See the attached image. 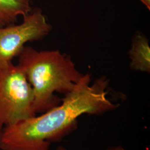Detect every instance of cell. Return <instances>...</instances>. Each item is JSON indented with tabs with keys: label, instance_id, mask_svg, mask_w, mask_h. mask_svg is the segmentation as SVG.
Listing matches in <instances>:
<instances>
[{
	"label": "cell",
	"instance_id": "1",
	"mask_svg": "<svg viewBox=\"0 0 150 150\" xmlns=\"http://www.w3.org/2000/svg\"><path fill=\"white\" fill-rule=\"evenodd\" d=\"M91 82V74L83 75L61 105L5 127L0 149L49 150L52 142H59L76 129L77 118L82 115H101L120 106L107 97L109 80L105 76Z\"/></svg>",
	"mask_w": 150,
	"mask_h": 150
},
{
	"label": "cell",
	"instance_id": "2",
	"mask_svg": "<svg viewBox=\"0 0 150 150\" xmlns=\"http://www.w3.org/2000/svg\"><path fill=\"white\" fill-rule=\"evenodd\" d=\"M17 57L16 66L32 87L36 114L59 105V99L54 93L67 94L83 75L70 55L59 50L38 51L25 46Z\"/></svg>",
	"mask_w": 150,
	"mask_h": 150
},
{
	"label": "cell",
	"instance_id": "3",
	"mask_svg": "<svg viewBox=\"0 0 150 150\" xmlns=\"http://www.w3.org/2000/svg\"><path fill=\"white\" fill-rule=\"evenodd\" d=\"M34 94L26 76L12 62L0 66V136L8 126L34 117Z\"/></svg>",
	"mask_w": 150,
	"mask_h": 150
},
{
	"label": "cell",
	"instance_id": "4",
	"mask_svg": "<svg viewBox=\"0 0 150 150\" xmlns=\"http://www.w3.org/2000/svg\"><path fill=\"white\" fill-rule=\"evenodd\" d=\"M51 30L40 8L23 16L20 24L0 27V66L12 62L26 43L42 39Z\"/></svg>",
	"mask_w": 150,
	"mask_h": 150
},
{
	"label": "cell",
	"instance_id": "5",
	"mask_svg": "<svg viewBox=\"0 0 150 150\" xmlns=\"http://www.w3.org/2000/svg\"><path fill=\"white\" fill-rule=\"evenodd\" d=\"M131 70L150 72V47L147 38L141 32H136L129 51Z\"/></svg>",
	"mask_w": 150,
	"mask_h": 150
},
{
	"label": "cell",
	"instance_id": "6",
	"mask_svg": "<svg viewBox=\"0 0 150 150\" xmlns=\"http://www.w3.org/2000/svg\"><path fill=\"white\" fill-rule=\"evenodd\" d=\"M31 10L30 0H0V27L15 24Z\"/></svg>",
	"mask_w": 150,
	"mask_h": 150
},
{
	"label": "cell",
	"instance_id": "7",
	"mask_svg": "<svg viewBox=\"0 0 150 150\" xmlns=\"http://www.w3.org/2000/svg\"><path fill=\"white\" fill-rule=\"evenodd\" d=\"M141 1L145 5L147 8L150 10V0H141Z\"/></svg>",
	"mask_w": 150,
	"mask_h": 150
},
{
	"label": "cell",
	"instance_id": "8",
	"mask_svg": "<svg viewBox=\"0 0 150 150\" xmlns=\"http://www.w3.org/2000/svg\"><path fill=\"white\" fill-rule=\"evenodd\" d=\"M108 150H125L122 146H116V147H113V148H111L110 149H108Z\"/></svg>",
	"mask_w": 150,
	"mask_h": 150
},
{
	"label": "cell",
	"instance_id": "9",
	"mask_svg": "<svg viewBox=\"0 0 150 150\" xmlns=\"http://www.w3.org/2000/svg\"><path fill=\"white\" fill-rule=\"evenodd\" d=\"M56 150H68L67 149H66L65 147H63V146H59Z\"/></svg>",
	"mask_w": 150,
	"mask_h": 150
}]
</instances>
